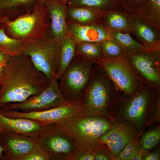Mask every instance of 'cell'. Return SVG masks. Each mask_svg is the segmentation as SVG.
Instances as JSON below:
<instances>
[{"label": "cell", "mask_w": 160, "mask_h": 160, "mask_svg": "<svg viewBox=\"0 0 160 160\" xmlns=\"http://www.w3.org/2000/svg\"><path fill=\"white\" fill-rule=\"evenodd\" d=\"M50 81L22 53L9 57L4 67L0 89V109L9 103L23 102L38 94Z\"/></svg>", "instance_id": "obj_1"}, {"label": "cell", "mask_w": 160, "mask_h": 160, "mask_svg": "<svg viewBox=\"0 0 160 160\" xmlns=\"http://www.w3.org/2000/svg\"><path fill=\"white\" fill-rule=\"evenodd\" d=\"M137 91L121 94L112 106L111 115L116 122L134 129L140 134L155 122H160V89L140 80Z\"/></svg>", "instance_id": "obj_2"}, {"label": "cell", "mask_w": 160, "mask_h": 160, "mask_svg": "<svg viewBox=\"0 0 160 160\" xmlns=\"http://www.w3.org/2000/svg\"><path fill=\"white\" fill-rule=\"evenodd\" d=\"M115 122L107 117L88 115L75 117L56 124L57 131L70 137L78 151L95 153L102 145L100 136Z\"/></svg>", "instance_id": "obj_3"}, {"label": "cell", "mask_w": 160, "mask_h": 160, "mask_svg": "<svg viewBox=\"0 0 160 160\" xmlns=\"http://www.w3.org/2000/svg\"><path fill=\"white\" fill-rule=\"evenodd\" d=\"M121 94L115 88L102 66L95 63L90 81L80 101L85 113H88V115L103 116L113 119L111 108Z\"/></svg>", "instance_id": "obj_4"}, {"label": "cell", "mask_w": 160, "mask_h": 160, "mask_svg": "<svg viewBox=\"0 0 160 160\" xmlns=\"http://www.w3.org/2000/svg\"><path fill=\"white\" fill-rule=\"evenodd\" d=\"M45 1H37L32 10L13 20L0 17V28L9 37L23 42L45 37L49 34L50 20Z\"/></svg>", "instance_id": "obj_5"}, {"label": "cell", "mask_w": 160, "mask_h": 160, "mask_svg": "<svg viewBox=\"0 0 160 160\" xmlns=\"http://www.w3.org/2000/svg\"><path fill=\"white\" fill-rule=\"evenodd\" d=\"M95 63L76 54L58 83L66 101H80L90 81Z\"/></svg>", "instance_id": "obj_6"}, {"label": "cell", "mask_w": 160, "mask_h": 160, "mask_svg": "<svg viewBox=\"0 0 160 160\" xmlns=\"http://www.w3.org/2000/svg\"><path fill=\"white\" fill-rule=\"evenodd\" d=\"M60 43L49 34L23 42L21 53L29 57L36 68L50 81L57 71Z\"/></svg>", "instance_id": "obj_7"}, {"label": "cell", "mask_w": 160, "mask_h": 160, "mask_svg": "<svg viewBox=\"0 0 160 160\" xmlns=\"http://www.w3.org/2000/svg\"><path fill=\"white\" fill-rule=\"evenodd\" d=\"M95 63L103 68L115 88L121 94H132L139 87L140 81L129 60L124 56L99 59Z\"/></svg>", "instance_id": "obj_8"}, {"label": "cell", "mask_w": 160, "mask_h": 160, "mask_svg": "<svg viewBox=\"0 0 160 160\" xmlns=\"http://www.w3.org/2000/svg\"><path fill=\"white\" fill-rule=\"evenodd\" d=\"M0 113L12 119L25 118L32 120L45 126L58 123L85 113L83 105L80 101H66L62 105L49 110L37 112H24L15 110L0 109Z\"/></svg>", "instance_id": "obj_9"}, {"label": "cell", "mask_w": 160, "mask_h": 160, "mask_svg": "<svg viewBox=\"0 0 160 160\" xmlns=\"http://www.w3.org/2000/svg\"><path fill=\"white\" fill-rule=\"evenodd\" d=\"M57 80L56 73L52 76L47 87L41 92L23 102L7 104L1 109L28 112L44 111L62 105L66 101L59 89Z\"/></svg>", "instance_id": "obj_10"}, {"label": "cell", "mask_w": 160, "mask_h": 160, "mask_svg": "<svg viewBox=\"0 0 160 160\" xmlns=\"http://www.w3.org/2000/svg\"><path fill=\"white\" fill-rule=\"evenodd\" d=\"M129 63L139 79L160 89V51L149 50L130 55Z\"/></svg>", "instance_id": "obj_11"}, {"label": "cell", "mask_w": 160, "mask_h": 160, "mask_svg": "<svg viewBox=\"0 0 160 160\" xmlns=\"http://www.w3.org/2000/svg\"><path fill=\"white\" fill-rule=\"evenodd\" d=\"M45 130V125L32 120L10 118L0 113V137L9 135L38 138Z\"/></svg>", "instance_id": "obj_12"}, {"label": "cell", "mask_w": 160, "mask_h": 160, "mask_svg": "<svg viewBox=\"0 0 160 160\" xmlns=\"http://www.w3.org/2000/svg\"><path fill=\"white\" fill-rule=\"evenodd\" d=\"M141 134L133 128L124 124L115 122L114 126L100 137L102 144L106 145L115 160L127 143L140 138Z\"/></svg>", "instance_id": "obj_13"}, {"label": "cell", "mask_w": 160, "mask_h": 160, "mask_svg": "<svg viewBox=\"0 0 160 160\" xmlns=\"http://www.w3.org/2000/svg\"><path fill=\"white\" fill-rule=\"evenodd\" d=\"M50 24L49 34L60 42L68 34L66 20L68 6L63 0H45Z\"/></svg>", "instance_id": "obj_14"}, {"label": "cell", "mask_w": 160, "mask_h": 160, "mask_svg": "<svg viewBox=\"0 0 160 160\" xmlns=\"http://www.w3.org/2000/svg\"><path fill=\"white\" fill-rule=\"evenodd\" d=\"M68 34L77 44L84 42L101 43L111 39L108 27L95 23L81 25L71 22L68 24Z\"/></svg>", "instance_id": "obj_15"}, {"label": "cell", "mask_w": 160, "mask_h": 160, "mask_svg": "<svg viewBox=\"0 0 160 160\" xmlns=\"http://www.w3.org/2000/svg\"><path fill=\"white\" fill-rule=\"evenodd\" d=\"M37 144L36 139L21 135H9L0 137V144L6 151L7 160H18L31 151Z\"/></svg>", "instance_id": "obj_16"}, {"label": "cell", "mask_w": 160, "mask_h": 160, "mask_svg": "<svg viewBox=\"0 0 160 160\" xmlns=\"http://www.w3.org/2000/svg\"><path fill=\"white\" fill-rule=\"evenodd\" d=\"M130 32L139 39L141 44L150 50L160 51V38L159 31L143 21L126 14Z\"/></svg>", "instance_id": "obj_17"}, {"label": "cell", "mask_w": 160, "mask_h": 160, "mask_svg": "<svg viewBox=\"0 0 160 160\" xmlns=\"http://www.w3.org/2000/svg\"><path fill=\"white\" fill-rule=\"evenodd\" d=\"M39 0H0V17L13 20L33 9Z\"/></svg>", "instance_id": "obj_18"}, {"label": "cell", "mask_w": 160, "mask_h": 160, "mask_svg": "<svg viewBox=\"0 0 160 160\" xmlns=\"http://www.w3.org/2000/svg\"><path fill=\"white\" fill-rule=\"evenodd\" d=\"M77 43L68 34L60 43L56 75L60 80L76 55Z\"/></svg>", "instance_id": "obj_19"}, {"label": "cell", "mask_w": 160, "mask_h": 160, "mask_svg": "<svg viewBox=\"0 0 160 160\" xmlns=\"http://www.w3.org/2000/svg\"><path fill=\"white\" fill-rule=\"evenodd\" d=\"M132 16L143 21L159 31L160 28V0H147Z\"/></svg>", "instance_id": "obj_20"}, {"label": "cell", "mask_w": 160, "mask_h": 160, "mask_svg": "<svg viewBox=\"0 0 160 160\" xmlns=\"http://www.w3.org/2000/svg\"><path fill=\"white\" fill-rule=\"evenodd\" d=\"M105 12L84 7H68L67 18L72 22L88 24L95 23Z\"/></svg>", "instance_id": "obj_21"}, {"label": "cell", "mask_w": 160, "mask_h": 160, "mask_svg": "<svg viewBox=\"0 0 160 160\" xmlns=\"http://www.w3.org/2000/svg\"><path fill=\"white\" fill-rule=\"evenodd\" d=\"M109 29L111 39L120 45L123 50L125 56L129 57L133 54L150 50L133 39L128 33Z\"/></svg>", "instance_id": "obj_22"}, {"label": "cell", "mask_w": 160, "mask_h": 160, "mask_svg": "<svg viewBox=\"0 0 160 160\" xmlns=\"http://www.w3.org/2000/svg\"><path fill=\"white\" fill-rule=\"evenodd\" d=\"M36 139L38 143L48 153H67L71 150L72 145L66 139L60 136L52 135L46 137L41 135Z\"/></svg>", "instance_id": "obj_23"}, {"label": "cell", "mask_w": 160, "mask_h": 160, "mask_svg": "<svg viewBox=\"0 0 160 160\" xmlns=\"http://www.w3.org/2000/svg\"><path fill=\"white\" fill-rule=\"evenodd\" d=\"M68 7H87L103 12L121 9L120 0H67Z\"/></svg>", "instance_id": "obj_24"}, {"label": "cell", "mask_w": 160, "mask_h": 160, "mask_svg": "<svg viewBox=\"0 0 160 160\" xmlns=\"http://www.w3.org/2000/svg\"><path fill=\"white\" fill-rule=\"evenodd\" d=\"M152 126L147 130L141 133L137 142L140 151L144 153L149 151L160 142L159 123L156 125Z\"/></svg>", "instance_id": "obj_25"}, {"label": "cell", "mask_w": 160, "mask_h": 160, "mask_svg": "<svg viewBox=\"0 0 160 160\" xmlns=\"http://www.w3.org/2000/svg\"><path fill=\"white\" fill-rule=\"evenodd\" d=\"M114 10L105 12L104 15L108 28L115 31L130 32L129 24L127 15H124Z\"/></svg>", "instance_id": "obj_26"}, {"label": "cell", "mask_w": 160, "mask_h": 160, "mask_svg": "<svg viewBox=\"0 0 160 160\" xmlns=\"http://www.w3.org/2000/svg\"><path fill=\"white\" fill-rule=\"evenodd\" d=\"M76 54L94 61L103 57L101 43L84 42L77 44Z\"/></svg>", "instance_id": "obj_27"}, {"label": "cell", "mask_w": 160, "mask_h": 160, "mask_svg": "<svg viewBox=\"0 0 160 160\" xmlns=\"http://www.w3.org/2000/svg\"><path fill=\"white\" fill-rule=\"evenodd\" d=\"M23 42L9 37L0 28V52L9 56L21 53Z\"/></svg>", "instance_id": "obj_28"}, {"label": "cell", "mask_w": 160, "mask_h": 160, "mask_svg": "<svg viewBox=\"0 0 160 160\" xmlns=\"http://www.w3.org/2000/svg\"><path fill=\"white\" fill-rule=\"evenodd\" d=\"M101 46L104 57L117 58L125 56L122 48L117 42L112 39L103 42Z\"/></svg>", "instance_id": "obj_29"}, {"label": "cell", "mask_w": 160, "mask_h": 160, "mask_svg": "<svg viewBox=\"0 0 160 160\" xmlns=\"http://www.w3.org/2000/svg\"><path fill=\"white\" fill-rule=\"evenodd\" d=\"M139 138L128 143L119 153L117 160H131L140 152L137 145Z\"/></svg>", "instance_id": "obj_30"}, {"label": "cell", "mask_w": 160, "mask_h": 160, "mask_svg": "<svg viewBox=\"0 0 160 160\" xmlns=\"http://www.w3.org/2000/svg\"><path fill=\"white\" fill-rule=\"evenodd\" d=\"M50 159L49 154L37 142L31 151L20 158L18 160H47Z\"/></svg>", "instance_id": "obj_31"}, {"label": "cell", "mask_w": 160, "mask_h": 160, "mask_svg": "<svg viewBox=\"0 0 160 160\" xmlns=\"http://www.w3.org/2000/svg\"><path fill=\"white\" fill-rule=\"evenodd\" d=\"M147 0H120L121 7L128 15L133 16Z\"/></svg>", "instance_id": "obj_32"}, {"label": "cell", "mask_w": 160, "mask_h": 160, "mask_svg": "<svg viewBox=\"0 0 160 160\" xmlns=\"http://www.w3.org/2000/svg\"><path fill=\"white\" fill-rule=\"evenodd\" d=\"M95 153L96 160H115L108 147L104 148L102 145Z\"/></svg>", "instance_id": "obj_33"}, {"label": "cell", "mask_w": 160, "mask_h": 160, "mask_svg": "<svg viewBox=\"0 0 160 160\" xmlns=\"http://www.w3.org/2000/svg\"><path fill=\"white\" fill-rule=\"evenodd\" d=\"M152 152L149 151L144 154L143 157L144 160H159L160 159L159 147H158Z\"/></svg>", "instance_id": "obj_34"}, {"label": "cell", "mask_w": 160, "mask_h": 160, "mask_svg": "<svg viewBox=\"0 0 160 160\" xmlns=\"http://www.w3.org/2000/svg\"><path fill=\"white\" fill-rule=\"evenodd\" d=\"M77 159L79 160H95V153L94 152H86V153L79 156Z\"/></svg>", "instance_id": "obj_35"}, {"label": "cell", "mask_w": 160, "mask_h": 160, "mask_svg": "<svg viewBox=\"0 0 160 160\" xmlns=\"http://www.w3.org/2000/svg\"><path fill=\"white\" fill-rule=\"evenodd\" d=\"M7 60L0 61V86L1 83L3 71Z\"/></svg>", "instance_id": "obj_36"}, {"label": "cell", "mask_w": 160, "mask_h": 160, "mask_svg": "<svg viewBox=\"0 0 160 160\" xmlns=\"http://www.w3.org/2000/svg\"><path fill=\"white\" fill-rule=\"evenodd\" d=\"M7 158L6 151L4 148L0 144V160H7Z\"/></svg>", "instance_id": "obj_37"}, {"label": "cell", "mask_w": 160, "mask_h": 160, "mask_svg": "<svg viewBox=\"0 0 160 160\" xmlns=\"http://www.w3.org/2000/svg\"><path fill=\"white\" fill-rule=\"evenodd\" d=\"M145 154L142 152H140L137 155L133 157L132 160H143V157L144 154Z\"/></svg>", "instance_id": "obj_38"}, {"label": "cell", "mask_w": 160, "mask_h": 160, "mask_svg": "<svg viewBox=\"0 0 160 160\" xmlns=\"http://www.w3.org/2000/svg\"><path fill=\"white\" fill-rule=\"evenodd\" d=\"M9 57L0 52V61L7 60Z\"/></svg>", "instance_id": "obj_39"}, {"label": "cell", "mask_w": 160, "mask_h": 160, "mask_svg": "<svg viewBox=\"0 0 160 160\" xmlns=\"http://www.w3.org/2000/svg\"><path fill=\"white\" fill-rule=\"evenodd\" d=\"M63 0L65 1H66L67 0Z\"/></svg>", "instance_id": "obj_40"}]
</instances>
